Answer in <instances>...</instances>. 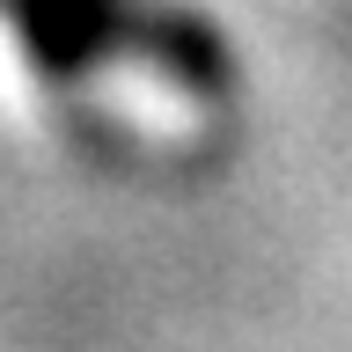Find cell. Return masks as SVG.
<instances>
[{
    "label": "cell",
    "mask_w": 352,
    "mask_h": 352,
    "mask_svg": "<svg viewBox=\"0 0 352 352\" xmlns=\"http://www.w3.org/2000/svg\"><path fill=\"white\" fill-rule=\"evenodd\" d=\"M0 22L15 30L22 59L37 81L81 88L110 59H147L154 74L220 96L228 88V52L198 15L162 8V0H0Z\"/></svg>",
    "instance_id": "1"
}]
</instances>
